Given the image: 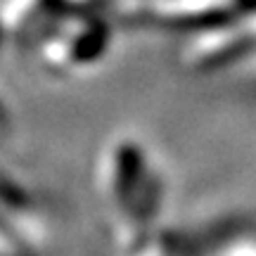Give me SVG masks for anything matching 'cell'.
Listing matches in <instances>:
<instances>
[{
	"mask_svg": "<svg viewBox=\"0 0 256 256\" xmlns=\"http://www.w3.org/2000/svg\"><path fill=\"white\" fill-rule=\"evenodd\" d=\"M110 43V24L102 17H76L64 22L43 46V60L55 69H74L100 60Z\"/></svg>",
	"mask_w": 256,
	"mask_h": 256,
	"instance_id": "obj_1",
	"label": "cell"
}]
</instances>
